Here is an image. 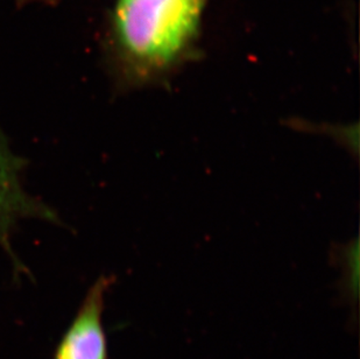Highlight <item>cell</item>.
I'll use <instances>...</instances> for the list:
<instances>
[{
	"label": "cell",
	"mask_w": 360,
	"mask_h": 359,
	"mask_svg": "<svg viewBox=\"0 0 360 359\" xmlns=\"http://www.w3.org/2000/svg\"><path fill=\"white\" fill-rule=\"evenodd\" d=\"M200 0H118L115 25L126 70L146 72L172 65L194 34Z\"/></svg>",
	"instance_id": "6da1fadb"
},
{
	"label": "cell",
	"mask_w": 360,
	"mask_h": 359,
	"mask_svg": "<svg viewBox=\"0 0 360 359\" xmlns=\"http://www.w3.org/2000/svg\"><path fill=\"white\" fill-rule=\"evenodd\" d=\"M25 161L11 149L10 144L0 129V246L8 254L15 271L24 273L26 268L14 253L11 236L19 222L27 218L44 220L61 225L58 213L33 197L22 184Z\"/></svg>",
	"instance_id": "7a4b0ae2"
},
{
	"label": "cell",
	"mask_w": 360,
	"mask_h": 359,
	"mask_svg": "<svg viewBox=\"0 0 360 359\" xmlns=\"http://www.w3.org/2000/svg\"><path fill=\"white\" fill-rule=\"evenodd\" d=\"M112 278L102 275L91 286L55 349L53 359H109L103 314Z\"/></svg>",
	"instance_id": "3957f363"
},
{
	"label": "cell",
	"mask_w": 360,
	"mask_h": 359,
	"mask_svg": "<svg viewBox=\"0 0 360 359\" xmlns=\"http://www.w3.org/2000/svg\"><path fill=\"white\" fill-rule=\"evenodd\" d=\"M44 1H48V3H51V1H54V0H44Z\"/></svg>",
	"instance_id": "277c9868"
}]
</instances>
